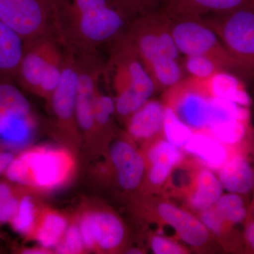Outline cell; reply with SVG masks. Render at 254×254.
Returning a JSON list of instances; mask_svg holds the SVG:
<instances>
[{"label": "cell", "mask_w": 254, "mask_h": 254, "mask_svg": "<svg viewBox=\"0 0 254 254\" xmlns=\"http://www.w3.org/2000/svg\"><path fill=\"white\" fill-rule=\"evenodd\" d=\"M75 171L72 151L53 145H38L15 155L4 175L11 183L51 191L69 181Z\"/></svg>", "instance_id": "obj_1"}, {"label": "cell", "mask_w": 254, "mask_h": 254, "mask_svg": "<svg viewBox=\"0 0 254 254\" xmlns=\"http://www.w3.org/2000/svg\"><path fill=\"white\" fill-rule=\"evenodd\" d=\"M111 72L116 93L115 115L127 121L150 100L155 91L151 78L123 33L115 38L109 63L105 67Z\"/></svg>", "instance_id": "obj_2"}, {"label": "cell", "mask_w": 254, "mask_h": 254, "mask_svg": "<svg viewBox=\"0 0 254 254\" xmlns=\"http://www.w3.org/2000/svg\"><path fill=\"white\" fill-rule=\"evenodd\" d=\"M128 15L110 4L88 10L58 28L61 43L68 50L81 53L95 51L97 46L115 39L126 28Z\"/></svg>", "instance_id": "obj_3"}, {"label": "cell", "mask_w": 254, "mask_h": 254, "mask_svg": "<svg viewBox=\"0 0 254 254\" xmlns=\"http://www.w3.org/2000/svg\"><path fill=\"white\" fill-rule=\"evenodd\" d=\"M146 69L152 64L164 59L178 60L170 28V18L162 11L142 14L132 20L123 31Z\"/></svg>", "instance_id": "obj_4"}, {"label": "cell", "mask_w": 254, "mask_h": 254, "mask_svg": "<svg viewBox=\"0 0 254 254\" xmlns=\"http://www.w3.org/2000/svg\"><path fill=\"white\" fill-rule=\"evenodd\" d=\"M37 125L31 103L14 80L0 78V143L14 150L23 148L33 139Z\"/></svg>", "instance_id": "obj_5"}, {"label": "cell", "mask_w": 254, "mask_h": 254, "mask_svg": "<svg viewBox=\"0 0 254 254\" xmlns=\"http://www.w3.org/2000/svg\"><path fill=\"white\" fill-rule=\"evenodd\" d=\"M201 18L215 32L241 69L252 72L254 66V3L229 14Z\"/></svg>", "instance_id": "obj_6"}, {"label": "cell", "mask_w": 254, "mask_h": 254, "mask_svg": "<svg viewBox=\"0 0 254 254\" xmlns=\"http://www.w3.org/2000/svg\"><path fill=\"white\" fill-rule=\"evenodd\" d=\"M0 20L25 43L58 36L54 0H0Z\"/></svg>", "instance_id": "obj_7"}, {"label": "cell", "mask_w": 254, "mask_h": 254, "mask_svg": "<svg viewBox=\"0 0 254 254\" xmlns=\"http://www.w3.org/2000/svg\"><path fill=\"white\" fill-rule=\"evenodd\" d=\"M170 18L172 36L180 53L187 56L208 57L217 62L225 71L241 69L215 32L201 18Z\"/></svg>", "instance_id": "obj_8"}, {"label": "cell", "mask_w": 254, "mask_h": 254, "mask_svg": "<svg viewBox=\"0 0 254 254\" xmlns=\"http://www.w3.org/2000/svg\"><path fill=\"white\" fill-rule=\"evenodd\" d=\"M78 63L76 53L64 54L63 75L48 106L53 113V127L60 139L79 143L81 136L75 113Z\"/></svg>", "instance_id": "obj_9"}, {"label": "cell", "mask_w": 254, "mask_h": 254, "mask_svg": "<svg viewBox=\"0 0 254 254\" xmlns=\"http://www.w3.org/2000/svg\"><path fill=\"white\" fill-rule=\"evenodd\" d=\"M77 220L86 252H115L123 245L125 226L113 212L86 210Z\"/></svg>", "instance_id": "obj_10"}, {"label": "cell", "mask_w": 254, "mask_h": 254, "mask_svg": "<svg viewBox=\"0 0 254 254\" xmlns=\"http://www.w3.org/2000/svg\"><path fill=\"white\" fill-rule=\"evenodd\" d=\"M60 43L58 37L51 34L25 43L16 79L26 91L36 95L50 61L63 53Z\"/></svg>", "instance_id": "obj_11"}, {"label": "cell", "mask_w": 254, "mask_h": 254, "mask_svg": "<svg viewBox=\"0 0 254 254\" xmlns=\"http://www.w3.org/2000/svg\"><path fill=\"white\" fill-rule=\"evenodd\" d=\"M109 157L120 186L126 190H136L144 176V157L126 139L114 142L110 146Z\"/></svg>", "instance_id": "obj_12"}, {"label": "cell", "mask_w": 254, "mask_h": 254, "mask_svg": "<svg viewBox=\"0 0 254 254\" xmlns=\"http://www.w3.org/2000/svg\"><path fill=\"white\" fill-rule=\"evenodd\" d=\"M156 213L159 218L173 227L187 245L200 248L208 243L209 230L192 214L167 202L158 203Z\"/></svg>", "instance_id": "obj_13"}, {"label": "cell", "mask_w": 254, "mask_h": 254, "mask_svg": "<svg viewBox=\"0 0 254 254\" xmlns=\"http://www.w3.org/2000/svg\"><path fill=\"white\" fill-rule=\"evenodd\" d=\"M254 3V0H165L163 9L172 18H201L224 15Z\"/></svg>", "instance_id": "obj_14"}, {"label": "cell", "mask_w": 254, "mask_h": 254, "mask_svg": "<svg viewBox=\"0 0 254 254\" xmlns=\"http://www.w3.org/2000/svg\"><path fill=\"white\" fill-rule=\"evenodd\" d=\"M165 115V105L148 100L127 120L128 134L137 141L155 138L163 132Z\"/></svg>", "instance_id": "obj_15"}, {"label": "cell", "mask_w": 254, "mask_h": 254, "mask_svg": "<svg viewBox=\"0 0 254 254\" xmlns=\"http://www.w3.org/2000/svg\"><path fill=\"white\" fill-rule=\"evenodd\" d=\"M183 154L180 148L165 140H158L147 153L149 168L148 181L154 187H160L167 181L174 167L181 161Z\"/></svg>", "instance_id": "obj_16"}, {"label": "cell", "mask_w": 254, "mask_h": 254, "mask_svg": "<svg viewBox=\"0 0 254 254\" xmlns=\"http://www.w3.org/2000/svg\"><path fill=\"white\" fill-rule=\"evenodd\" d=\"M24 48L22 38L0 20V78L16 79Z\"/></svg>", "instance_id": "obj_17"}, {"label": "cell", "mask_w": 254, "mask_h": 254, "mask_svg": "<svg viewBox=\"0 0 254 254\" xmlns=\"http://www.w3.org/2000/svg\"><path fill=\"white\" fill-rule=\"evenodd\" d=\"M218 179L223 189L230 193L246 194L254 187L253 169L241 155L234 157L222 165Z\"/></svg>", "instance_id": "obj_18"}, {"label": "cell", "mask_w": 254, "mask_h": 254, "mask_svg": "<svg viewBox=\"0 0 254 254\" xmlns=\"http://www.w3.org/2000/svg\"><path fill=\"white\" fill-rule=\"evenodd\" d=\"M69 221L63 215L49 208H42L38 222L31 235L45 248H55L68 226Z\"/></svg>", "instance_id": "obj_19"}, {"label": "cell", "mask_w": 254, "mask_h": 254, "mask_svg": "<svg viewBox=\"0 0 254 254\" xmlns=\"http://www.w3.org/2000/svg\"><path fill=\"white\" fill-rule=\"evenodd\" d=\"M223 187L215 174L208 168L198 172L195 179V189L190 196V204L197 211L211 208L222 195Z\"/></svg>", "instance_id": "obj_20"}, {"label": "cell", "mask_w": 254, "mask_h": 254, "mask_svg": "<svg viewBox=\"0 0 254 254\" xmlns=\"http://www.w3.org/2000/svg\"><path fill=\"white\" fill-rule=\"evenodd\" d=\"M184 148L210 168H220L227 160V150L221 142L203 133H193Z\"/></svg>", "instance_id": "obj_21"}, {"label": "cell", "mask_w": 254, "mask_h": 254, "mask_svg": "<svg viewBox=\"0 0 254 254\" xmlns=\"http://www.w3.org/2000/svg\"><path fill=\"white\" fill-rule=\"evenodd\" d=\"M213 98H225L231 100L241 106H248L251 103L250 96L243 85L235 76L226 71H220L213 75L210 81Z\"/></svg>", "instance_id": "obj_22"}, {"label": "cell", "mask_w": 254, "mask_h": 254, "mask_svg": "<svg viewBox=\"0 0 254 254\" xmlns=\"http://www.w3.org/2000/svg\"><path fill=\"white\" fill-rule=\"evenodd\" d=\"M155 91H166L182 79V70L177 60L164 58L146 68Z\"/></svg>", "instance_id": "obj_23"}, {"label": "cell", "mask_w": 254, "mask_h": 254, "mask_svg": "<svg viewBox=\"0 0 254 254\" xmlns=\"http://www.w3.org/2000/svg\"><path fill=\"white\" fill-rule=\"evenodd\" d=\"M41 210L31 195H21L17 210L9 222L10 225L17 233L30 237L36 227Z\"/></svg>", "instance_id": "obj_24"}, {"label": "cell", "mask_w": 254, "mask_h": 254, "mask_svg": "<svg viewBox=\"0 0 254 254\" xmlns=\"http://www.w3.org/2000/svg\"><path fill=\"white\" fill-rule=\"evenodd\" d=\"M250 117V112L231 100L221 98H212L209 102L208 124L206 128L212 125L230 120L246 122Z\"/></svg>", "instance_id": "obj_25"}, {"label": "cell", "mask_w": 254, "mask_h": 254, "mask_svg": "<svg viewBox=\"0 0 254 254\" xmlns=\"http://www.w3.org/2000/svg\"><path fill=\"white\" fill-rule=\"evenodd\" d=\"M115 115V101L97 89L94 99V138L100 134L111 133Z\"/></svg>", "instance_id": "obj_26"}, {"label": "cell", "mask_w": 254, "mask_h": 254, "mask_svg": "<svg viewBox=\"0 0 254 254\" xmlns=\"http://www.w3.org/2000/svg\"><path fill=\"white\" fill-rule=\"evenodd\" d=\"M163 132L166 141L180 148L187 144L193 134L190 127L182 123L173 110L168 106H165Z\"/></svg>", "instance_id": "obj_27"}, {"label": "cell", "mask_w": 254, "mask_h": 254, "mask_svg": "<svg viewBox=\"0 0 254 254\" xmlns=\"http://www.w3.org/2000/svg\"><path fill=\"white\" fill-rule=\"evenodd\" d=\"M245 123L238 120H230L215 124L208 128L218 141L227 145H235L246 136Z\"/></svg>", "instance_id": "obj_28"}, {"label": "cell", "mask_w": 254, "mask_h": 254, "mask_svg": "<svg viewBox=\"0 0 254 254\" xmlns=\"http://www.w3.org/2000/svg\"><path fill=\"white\" fill-rule=\"evenodd\" d=\"M55 252L59 254H83L86 252L78 227V220L68 224L67 229L59 243L55 247Z\"/></svg>", "instance_id": "obj_29"}, {"label": "cell", "mask_w": 254, "mask_h": 254, "mask_svg": "<svg viewBox=\"0 0 254 254\" xmlns=\"http://www.w3.org/2000/svg\"><path fill=\"white\" fill-rule=\"evenodd\" d=\"M20 196L11 185L0 181V226L11 221L17 210Z\"/></svg>", "instance_id": "obj_30"}, {"label": "cell", "mask_w": 254, "mask_h": 254, "mask_svg": "<svg viewBox=\"0 0 254 254\" xmlns=\"http://www.w3.org/2000/svg\"><path fill=\"white\" fill-rule=\"evenodd\" d=\"M185 66L192 76L208 78L220 71H225L215 60L203 55L187 56Z\"/></svg>", "instance_id": "obj_31"}, {"label": "cell", "mask_w": 254, "mask_h": 254, "mask_svg": "<svg viewBox=\"0 0 254 254\" xmlns=\"http://www.w3.org/2000/svg\"><path fill=\"white\" fill-rule=\"evenodd\" d=\"M150 247L155 254H183L187 251L173 241L155 235L150 240Z\"/></svg>", "instance_id": "obj_32"}, {"label": "cell", "mask_w": 254, "mask_h": 254, "mask_svg": "<svg viewBox=\"0 0 254 254\" xmlns=\"http://www.w3.org/2000/svg\"><path fill=\"white\" fill-rule=\"evenodd\" d=\"M200 220L208 230L215 235L222 233L226 223L221 215L213 206L200 212Z\"/></svg>", "instance_id": "obj_33"}, {"label": "cell", "mask_w": 254, "mask_h": 254, "mask_svg": "<svg viewBox=\"0 0 254 254\" xmlns=\"http://www.w3.org/2000/svg\"><path fill=\"white\" fill-rule=\"evenodd\" d=\"M244 201L240 194L230 193L228 194L222 195L213 205L217 211L221 215L225 220V216L227 213L243 206Z\"/></svg>", "instance_id": "obj_34"}, {"label": "cell", "mask_w": 254, "mask_h": 254, "mask_svg": "<svg viewBox=\"0 0 254 254\" xmlns=\"http://www.w3.org/2000/svg\"><path fill=\"white\" fill-rule=\"evenodd\" d=\"M14 156V150L0 143V175L4 173Z\"/></svg>", "instance_id": "obj_35"}, {"label": "cell", "mask_w": 254, "mask_h": 254, "mask_svg": "<svg viewBox=\"0 0 254 254\" xmlns=\"http://www.w3.org/2000/svg\"><path fill=\"white\" fill-rule=\"evenodd\" d=\"M247 215V210L245 207L242 206L240 208L235 209L227 214L225 216V220L226 222L230 223H240L243 221Z\"/></svg>", "instance_id": "obj_36"}, {"label": "cell", "mask_w": 254, "mask_h": 254, "mask_svg": "<svg viewBox=\"0 0 254 254\" xmlns=\"http://www.w3.org/2000/svg\"><path fill=\"white\" fill-rule=\"evenodd\" d=\"M129 5L131 9L140 10L150 9L152 6L155 4L158 0H125Z\"/></svg>", "instance_id": "obj_37"}, {"label": "cell", "mask_w": 254, "mask_h": 254, "mask_svg": "<svg viewBox=\"0 0 254 254\" xmlns=\"http://www.w3.org/2000/svg\"><path fill=\"white\" fill-rule=\"evenodd\" d=\"M23 254H52L51 250L49 249L45 248V247H33V248L26 249L22 252Z\"/></svg>", "instance_id": "obj_38"}, {"label": "cell", "mask_w": 254, "mask_h": 254, "mask_svg": "<svg viewBox=\"0 0 254 254\" xmlns=\"http://www.w3.org/2000/svg\"><path fill=\"white\" fill-rule=\"evenodd\" d=\"M246 238L250 244V247H254V225L253 222H251L246 230Z\"/></svg>", "instance_id": "obj_39"}, {"label": "cell", "mask_w": 254, "mask_h": 254, "mask_svg": "<svg viewBox=\"0 0 254 254\" xmlns=\"http://www.w3.org/2000/svg\"><path fill=\"white\" fill-rule=\"evenodd\" d=\"M127 254H143V252H142V251L138 250V249L133 248V249H131V250L127 251Z\"/></svg>", "instance_id": "obj_40"}]
</instances>
